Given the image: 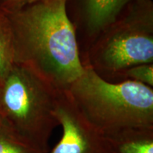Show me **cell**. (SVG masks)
Returning a JSON list of instances; mask_svg holds the SVG:
<instances>
[{
  "label": "cell",
  "instance_id": "cell-1",
  "mask_svg": "<svg viewBox=\"0 0 153 153\" xmlns=\"http://www.w3.org/2000/svg\"><path fill=\"white\" fill-rule=\"evenodd\" d=\"M6 14L12 29L14 64L30 70L57 90H68L84 66L65 0H42Z\"/></svg>",
  "mask_w": 153,
  "mask_h": 153
},
{
  "label": "cell",
  "instance_id": "cell-2",
  "mask_svg": "<svg viewBox=\"0 0 153 153\" xmlns=\"http://www.w3.org/2000/svg\"><path fill=\"white\" fill-rule=\"evenodd\" d=\"M68 93L86 119L105 135L153 128V88L132 80L111 82L84 66Z\"/></svg>",
  "mask_w": 153,
  "mask_h": 153
},
{
  "label": "cell",
  "instance_id": "cell-3",
  "mask_svg": "<svg viewBox=\"0 0 153 153\" xmlns=\"http://www.w3.org/2000/svg\"><path fill=\"white\" fill-rule=\"evenodd\" d=\"M81 60L83 66L111 82L126 68L153 64L152 0H133L128 4Z\"/></svg>",
  "mask_w": 153,
  "mask_h": 153
},
{
  "label": "cell",
  "instance_id": "cell-4",
  "mask_svg": "<svg viewBox=\"0 0 153 153\" xmlns=\"http://www.w3.org/2000/svg\"><path fill=\"white\" fill-rule=\"evenodd\" d=\"M28 69L13 64L0 79V119L43 153L58 125L54 111L57 92Z\"/></svg>",
  "mask_w": 153,
  "mask_h": 153
},
{
  "label": "cell",
  "instance_id": "cell-5",
  "mask_svg": "<svg viewBox=\"0 0 153 153\" xmlns=\"http://www.w3.org/2000/svg\"><path fill=\"white\" fill-rule=\"evenodd\" d=\"M54 114L62 135L51 153H112L107 137L86 119L66 90L57 91Z\"/></svg>",
  "mask_w": 153,
  "mask_h": 153
},
{
  "label": "cell",
  "instance_id": "cell-6",
  "mask_svg": "<svg viewBox=\"0 0 153 153\" xmlns=\"http://www.w3.org/2000/svg\"><path fill=\"white\" fill-rule=\"evenodd\" d=\"M133 0H65L81 56Z\"/></svg>",
  "mask_w": 153,
  "mask_h": 153
},
{
  "label": "cell",
  "instance_id": "cell-7",
  "mask_svg": "<svg viewBox=\"0 0 153 153\" xmlns=\"http://www.w3.org/2000/svg\"><path fill=\"white\" fill-rule=\"evenodd\" d=\"M106 137L112 153H153V128L125 130Z\"/></svg>",
  "mask_w": 153,
  "mask_h": 153
},
{
  "label": "cell",
  "instance_id": "cell-8",
  "mask_svg": "<svg viewBox=\"0 0 153 153\" xmlns=\"http://www.w3.org/2000/svg\"><path fill=\"white\" fill-rule=\"evenodd\" d=\"M14 64L13 33L10 21L0 9V79Z\"/></svg>",
  "mask_w": 153,
  "mask_h": 153
},
{
  "label": "cell",
  "instance_id": "cell-9",
  "mask_svg": "<svg viewBox=\"0 0 153 153\" xmlns=\"http://www.w3.org/2000/svg\"><path fill=\"white\" fill-rule=\"evenodd\" d=\"M0 153H43L19 137L0 119Z\"/></svg>",
  "mask_w": 153,
  "mask_h": 153
},
{
  "label": "cell",
  "instance_id": "cell-10",
  "mask_svg": "<svg viewBox=\"0 0 153 153\" xmlns=\"http://www.w3.org/2000/svg\"><path fill=\"white\" fill-rule=\"evenodd\" d=\"M132 80L153 88V64H140L126 68L117 74L114 82Z\"/></svg>",
  "mask_w": 153,
  "mask_h": 153
},
{
  "label": "cell",
  "instance_id": "cell-11",
  "mask_svg": "<svg viewBox=\"0 0 153 153\" xmlns=\"http://www.w3.org/2000/svg\"><path fill=\"white\" fill-rule=\"evenodd\" d=\"M42 0H0V9L5 13H12Z\"/></svg>",
  "mask_w": 153,
  "mask_h": 153
}]
</instances>
